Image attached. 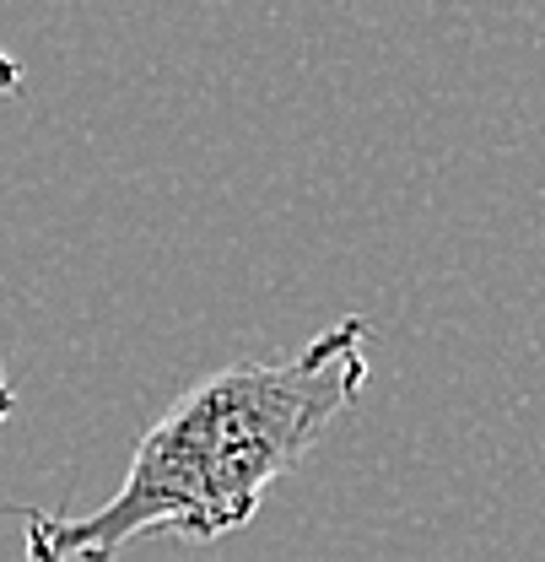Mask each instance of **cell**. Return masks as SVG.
<instances>
[{"instance_id":"cell-1","label":"cell","mask_w":545,"mask_h":562,"mask_svg":"<svg viewBox=\"0 0 545 562\" xmlns=\"http://www.w3.org/2000/svg\"><path fill=\"white\" fill-rule=\"evenodd\" d=\"M373 330L345 314L286 362H232L184 390L140 432L120 492L70 519L22 508L27 562H114L140 536L216 541L243 530L265 492L362 395Z\"/></svg>"},{"instance_id":"cell-2","label":"cell","mask_w":545,"mask_h":562,"mask_svg":"<svg viewBox=\"0 0 545 562\" xmlns=\"http://www.w3.org/2000/svg\"><path fill=\"white\" fill-rule=\"evenodd\" d=\"M0 92H22V66L0 49Z\"/></svg>"},{"instance_id":"cell-3","label":"cell","mask_w":545,"mask_h":562,"mask_svg":"<svg viewBox=\"0 0 545 562\" xmlns=\"http://www.w3.org/2000/svg\"><path fill=\"white\" fill-rule=\"evenodd\" d=\"M11 417V390H5V373H0V422Z\"/></svg>"}]
</instances>
